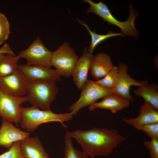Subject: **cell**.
Masks as SVG:
<instances>
[{"instance_id": "cell-17", "label": "cell", "mask_w": 158, "mask_h": 158, "mask_svg": "<svg viewBox=\"0 0 158 158\" xmlns=\"http://www.w3.org/2000/svg\"><path fill=\"white\" fill-rule=\"evenodd\" d=\"M114 66L109 56L102 52L93 55L90 69L92 76L97 80L104 77Z\"/></svg>"}, {"instance_id": "cell-12", "label": "cell", "mask_w": 158, "mask_h": 158, "mask_svg": "<svg viewBox=\"0 0 158 158\" xmlns=\"http://www.w3.org/2000/svg\"><path fill=\"white\" fill-rule=\"evenodd\" d=\"M30 133L23 131L12 123L2 119L0 128V146L9 149L13 144L30 137Z\"/></svg>"}, {"instance_id": "cell-8", "label": "cell", "mask_w": 158, "mask_h": 158, "mask_svg": "<svg viewBox=\"0 0 158 158\" xmlns=\"http://www.w3.org/2000/svg\"><path fill=\"white\" fill-rule=\"evenodd\" d=\"M28 102L26 96L18 97L0 91V116L18 127L20 119L21 105Z\"/></svg>"}, {"instance_id": "cell-4", "label": "cell", "mask_w": 158, "mask_h": 158, "mask_svg": "<svg viewBox=\"0 0 158 158\" xmlns=\"http://www.w3.org/2000/svg\"><path fill=\"white\" fill-rule=\"evenodd\" d=\"M83 2H87L90 6L86 11L87 14L90 12L95 13L101 18L103 20L118 26L121 29L123 35L138 38V32L135 28L134 21L138 16V13L135 10L132 4L129 5L130 10V16L128 20L124 22L120 21L113 16L106 4L99 1L96 3L91 0H85Z\"/></svg>"}, {"instance_id": "cell-25", "label": "cell", "mask_w": 158, "mask_h": 158, "mask_svg": "<svg viewBox=\"0 0 158 158\" xmlns=\"http://www.w3.org/2000/svg\"><path fill=\"white\" fill-rule=\"evenodd\" d=\"M135 128L144 131L151 140H158V123L148 124Z\"/></svg>"}, {"instance_id": "cell-5", "label": "cell", "mask_w": 158, "mask_h": 158, "mask_svg": "<svg viewBox=\"0 0 158 158\" xmlns=\"http://www.w3.org/2000/svg\"><path fill=\"white\" fill-rule=\"evenodd\" d=\"M79 59L74 50L66 42L52 52L51 65L56 68L61 76L69 77Z\"/></svg>"}, {"instance_id": "cell-3", "label": "cell", "mask_w": 158, "mask_h": 158, "mask_svg": "<svg viewBox=\"0 0 158 158\" xmlns=\"http://www.w3.org/2000/svg\"><path fill=\"white\" fill-rule=\"evenodd\" d=\"M58 93L56 81L51 80H28L26 95L28 101L42 110L50 109L51 104Z\"/></svg>"}, {"instance_id": "cell-18", "label": "cell", "mask_w": 158, "mask_h": 158, "mask_svg": "<svg viewBox=\"0 0 158 158\" xmlns=\"http://www.w3.org/2000/svg\"><path fill=\"white\" fill-rule=\"evenodd\" d=\"M158 86L154 83L147 84L140 86L135 90L133 93L136 96L142 97L151 104L156 109L158 110Z\"/></svg>"}, {"instance_id": "cell-19", "label": "cell", "mask_w": 158, "mask_h": 158, "mask_svg": "<svg viewBox=\"0 0 158 158\" xmlns=\"http://www.w3.org/2000/svg\"><path fill=\"white\" fill-rule=\"evenodd\" d=\"M19 58L13 52L6 54L0 60V77L16 71Z\"/></svg>"}, {"instance_id": "cell-21", "label": "cell", "mask_w": 158, "mask_h": 158, "mask_svg": "<svg viewBox=\"0 0 158 158\" xmlns=\"http://www.w3.org/2000/svg\"><path fill=\"white\" fill-rule=\"evenodd\" d=\"M71 138L69 131L67 132L65 136L64 158H90L83 151H79L74 147Z\"/></svg>"}, {"instance_id": "cell-7", "label": "cell", "mask_w": 158, "mask_h": 158, "mask_svg": "<svg viewBox=\"0 0 158 158\" xmlns=\"http://www.w3.org/2000/svg\"><path fill=\"white\" fill-rule=\"evenodd\" d=\"M52 52L43 44L41 39L37 37L26 49L20 51L17 56L24 58L29 66L51 68Z\"/></svg>"}, {"instance_id": "cell-20", "label": "cell", "mask_w": 158, "mask_h": 158, "mask_svg": "<svg viewBox=\"0 0 158 158\" xmlns=\"http://www.w3.org/2000/svg\"><path fill=\"white\" fill-rule=\"evenodd\" d=\"M76 19L80 23L85 27L91 36V43L88 48V51L91 54H93L94 49L98 44L105 40L111 37L123 35L121 33H114L111 31H109L108 33L105 35L97 34L95 31H91L87 24L80 21L77 18Z\"/></svg>"}, {"instance_id": "cell-2", "label": "cell", "mask_w": 158, "mask_h": 158, "mask_svg": "<svg viewBox=\"0 0 158 158\" xmlns=\"http://www.w3.org/2000/svg\"><path fill=\"white\" fill-rule=\"evenodd\" d=\"M20 114V127L29 133L35 131L41 124L51 122H59L63 128H66L68 127L64 122L73 118L71 113L57 114L50 109L42 110L33 106L25 107L21 105Z\"/></svg>"}, {"instance_id": "cell-14", "label": "cell", "mask_w": 158, "mask_h": 158, "mask_svg": "<svg viewBox=\"0 0 158 158\" xmlns=\"http://www.w3.org/2000/svg\"><path fill=\"white\" fill-rule=\"evenodd\" d=\"M139 111V115L137 117L128 119L123 118L122 121L134 127L158 123V110L149 102L145 101Z\"/></svg>"}, {"instance_id": "cell-23", "label": "cell", "mask_w": 158, "mask_h": 158, "mask_svg": "<svg viewBox=\"0 0 158 158\" xmlns=\"http://www.w3.org/2000/svg\"><path fill=\"white\" fill-rule=\"evenodd\" d=\"M9 22L4 14L0 12V45L9 37L11 33Z\"/></svg>"}, {"instance_id": "cell-22", "label": "cell", "mask_w": 158, "mask_h": 158, "mask_svg": "<svg viewBox=\"0 0 158 158\" xmlns=\"http://www.w3.org/2000/svg\"><path fill=\"white\" fill-rule=\"evenodd\" d=\"M118 73V67L114 66L104 78L97 80L95 82L102 87L112 90L117 81Z\"/></svg>"}, {"instance_id": "cell-28", "label": "cell", "mask_w": 158, "mask_h": 158, "mask_svg": "<svg viewBox=\"0 0 158 158\" xmlns=\"http://www.w3.org/2000/svg\"><path fill=\"white\" fill-rule=\"evenodd\" d=\"M2 58H0V60Z\"/></svg>"}, {"instance_id": "cell-13", "label": "cell", "mask_w": 158, "mask_h": 158, "mask_svg": "<svg viewBox=\"0 0 158 158\" xmlns=\"http://www.w3.org/2000/svg\"><path fill=\"white\" fill-rule=\"evenodd\" d=\"M93 56L92 54L89 52L88 48L86 47L72 72L73 80L78 89H81L88 80L87 74Z\"/></svg>"}, {"instance_id": "cell-11", "label": "cell", "mask_w": 158, "mask_h": 158, "mask_svg": "<svg viewBox=\"0 0 158 158\" xmlns=\"http://www.w3.org/2000/svg\"><path fill=\"white\" fill-rule=\"evenodd\" d=\"M17 69L21 72L28 81L47 80L56 81L61 79V76L56 70L51 68L18 64Z\"/></svg>"}, {"instance_id": "cell-24", "label": "cell", "mask_w": 158, "mask_h": 158, "mask_svg": "<svg viewBox=\"0 0 158 158\" xmlns=\"http://www.w3.org/2000/svg\"><path fill=\"white\" fill-rule=\"evenodd\" d=\"M0 158H25L20 146V141L15 142L8 150L0 155Z\"/></svg>"}, {"instance_id": "cell-15", "label": "cell", "mask_w": 158, "mask_h": 158, "mask_svg": "<svg viewBox=\"0 0 158 158\" xmlns=\"http://www.w3.org/2000/svg\"><path fill=\"white\" fill-rule=\"evenodd\" d=\"M130 104V101L112 93L103 97L101 101L90 105L88 109L91 111L98 108L108 109L115 114L118 111L128 107Z\"/></svg>"}, {"instance_id": "cell-26", "label": "cell", "mask_w": 158, "mask_h": 158, "mask_svg": "<svg viewBox=\"0 0 158 158\" xmlns=\"http://www.w3.org/2000/svg\"><path fill=\"white\" fill-rule=\"evenodd\" d=\"M144 145L148 149L150 158H158V140H145Z\"/></svg>"}, {"instance_id": "cell-9", "label": "cell", "mask_w": 158, "mask_h": 158, "mask_svg": "<svg viewBox=\"0 0 158 158\" xmlns=\"http://www.w3.org/2000/svg\"><path fill=\"white\" fill-rule=\"evenodd\" d=\"M28 80L20 71L0 77V91L18 97L26 96Z\"/></svg>"}, {"instance_id": "cell-6", "label": "cell", "mask_w": 158, "mask_h": 158, "mask_svg": "<svg viewBox=\"0 0 158 158\" xmlns=\"http://www.w3.org/2000/svg\"><path fill=\"white\" fill-rule=\"evenodd\" d=\"M81 89L80 98L69 108L73 115H76L83 108L90 106L97 99L112 93V90L102 87L95 81L90 80H88Z\"/></svg>"}, {"instance_id": "cell-10", "label": "cell", "mask_w": 158, "mask_h": 158, "mask_svg": "<svg viewBox=\"0 0 158 158\" xmlns=\"http://www.w3.org/2000/svg\"><path fill=\"white\" fill-rule=\"evenodd\" d=\"M118 68L117 80L115 87L112 90V93L130 102L133 101L134 99L130 92V87L132 85L143 86L148 84V81H138L132 78L128 74V66L124 63L119 64Z\"/></svg>"}, {"instance_id": "cell-16", "label": "cell", "mask_w": 158, "mask_h": 158, "mask_svg": "<svg viewBox=\"0 0 158 158\" xmlns=\"http://www.w3.org/2000/svg\"><path fill=\"white\" fill-rule=\"evenodd\" d=\"M20 146L25 158H50L37 136L30 137L20 141Z\"/></svg>"}, {"instance_id": "cell-27", "label": "cell", "mask_w": 158, "mask_h": 158, "mask_svg": "<svg viewBox=\"0 0 158 158\" xmlns=\"http://www.w3.org/2000/svg\"><path fill=\"white\" fill-rule=\"evenodd\" d=\"M13 52L9 45L6 43L0 49V58H2L4 56V54H7Z\"/></svg>"}, {"instance_id": "cell-1", "label": "cell", "mask_w": 158, "mask_h": 158, "mask_svg": "<svg viewBox=\"0 0 158 158\" xmlns=\"http://www.w3.org/2000/svg\"><path fill=\"white\" fill-rule=\"evenodd\" d=\"M69 133L91 158L110 154L114 148L126 140L115 129L93 128L87 130L78 129Z\"/></svg>"}]
</instances>
